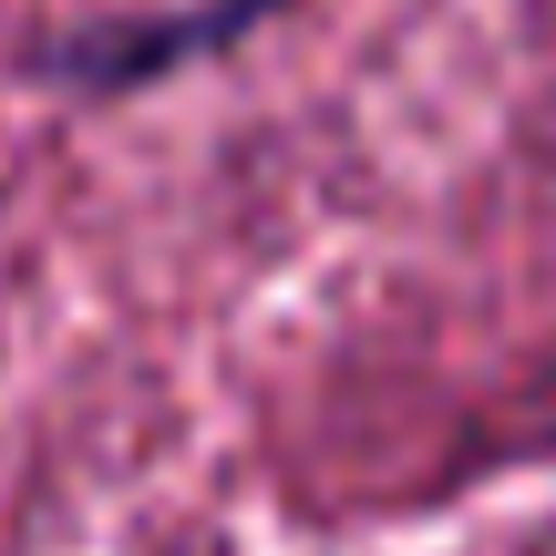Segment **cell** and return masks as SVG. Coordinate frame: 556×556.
Returning <instances> with one entry per match:
<instances>
[{
    "label": "cell",
    "mask_w": 556,
    "mask_h": 556,
    "mask_svg": "<svg viewBox=\"0 0 556 556\" xmlns=\"http://www.w3.org/2000/svg\"><path fill=\"white\" fill-rule=\"evenodd\" d=\"M278 11L289 0H144V11H93V21H62V31L21 41V83H41L62 103H135V93H165V83L248 52Z\"/></svg>",
    "instance_id": "6da1fadb"
}]
</instances>
